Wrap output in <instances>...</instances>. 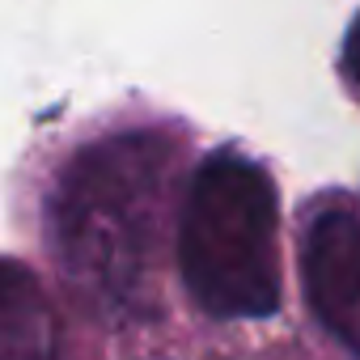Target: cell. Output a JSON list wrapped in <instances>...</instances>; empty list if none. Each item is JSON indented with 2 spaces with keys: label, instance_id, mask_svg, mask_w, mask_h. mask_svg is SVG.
Wrapping results in <instances>:
<instances>
[{
  "label": "cell",
  "instance_id": "obj_2",
  "mask_svg": "<svg viewBox=\"0 0 360 360\" xmlns=\"http://www.w3.org/2000/svg\"><path fill=\"white\" fill-rule=\"evenodd\" d=\"M165 161L157 136H119L81 153L60 183L56 250L102 309H127L148 276Z\"/></svg>",
  "mask_w": 360,
  "mask_h": 360
},
{
  "label": "cell",
  "instance_id": "obj_4",
  "mask_svg": "<svg viewBox=\"0 0 360 360\" xmlns=\"http://www.w3.org/2000/svg\"><path fill=\"white\" fill-rule=\"evenodd\" d=\"M64 322L26 263L0 259V360H56Z\"/></svg>",
  "mask_w": 360,
  "mask_h": 360
},
{
  "label": "cell",
  "instance_id": "obj_5",
  "mask_svg": "<svg viewBox=\"0 0 360 360\" xmlns=\"http://www.w3.org/2000/svg\"><path fill=\"white\" fill-rule=\"evenodd\" d=\"M343 72H347V81L360 89V18L352 22V30H347V39H343Z\"/></svg>",
  "mask_w": 360,
  "mask_h": 360
},
{
  "label": "cell",
  "instance_id": "obj_3",
  "mask_svg": "<svg viewBox=\"0 0 360 360\" xmlns=\"http://www.w3.org/2000/svg\"><path fill=\"white\" fill-rule=\"evenodd\" d=\"M297 267L314 322L360 356V212L347 200H322L301 221Z\"/></svg>",
  "mask_w": 360,
  "mask_h": 360
},
{
  "label": "cell",
  "instance_id": "obj_1",
  "mask_svg": "<svg viewBox=\"0 0 360 360\" xmlns=\"http://www.w3.org/2000/svg\"><path fill=\"white\" fill-rule=\"evenodd\" d=\"M178 271L208 318L259 322L280 309V208L259 161H200L178 221Z\"/></svg>",
  "mask_w": 360,
  "mask_h": 360
}]
</instances>
